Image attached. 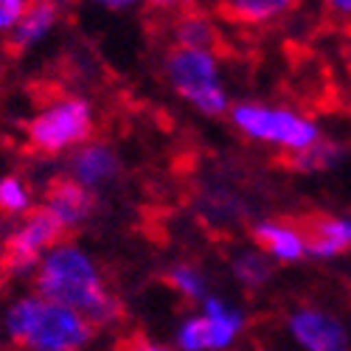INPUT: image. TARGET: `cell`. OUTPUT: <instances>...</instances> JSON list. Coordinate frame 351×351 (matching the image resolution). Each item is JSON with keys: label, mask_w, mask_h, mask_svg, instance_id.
Here are the masks:
<instances>
[{"label": "cell", "mask_w": 351, "mask_h": 351, "mask_svg": "<svg viewBox=\"0 0 351 351\" xmlns=\"http://www.w3.org/2000/svg\"><path fill=\"white\" fill-rule=\"evenodd\" d=\"M48 301L82 312L93 326L112 329L124 320V301L112 289L99 256L79 239L65 237L56 242L40 261V267L28 284Z\"/></svg>", "instance_id": "6da1fadb"}, {"label": "cell", "mask_w": 351, "mask_h": 351, "mask_svg": "<svg viewBox=\"0 0 351 351\" xmlns=\"http://www.w3.org/2000/svg\"><path fill=\"white\" fill-rule=\"evenodd\" d=\"M0 326L12 351H87L99 335L93 320L48 301L32 287L9 289L3 295Z\"/></svg>", "instance_id": "7a4b0ae2"}, {"label": "cell", "mask_w": 351, "mask_h": 351, "mask_svg": "<svg viewBox=\"0 0 351 351\" xmlns=\"http://www.w3.org/2000/svg\"><path fill=\"white\" fill-rule=\"evenodd\" d=\"M228 124L242 141L273 152L284 163L312 149L324 138V130H320L315 115L289 104L258 101V99L233 101L228 112Z\"/></svg>", "instance_id": "3957f363"}, {"label": "cell", "mask_w": 351, "mask_h": 351, "mask_svg": "<svg viewBox=\"0 0 351 351\" xmlns=\"http://www.w3.org/2000/svg\"><path fill=\"white\" fill-rule=\"evenodd\" d=\"M160 76L169 90L202 119H228L233 96L219 48H174L160 56Z\"/></svg>", "instance_id": "277c9868"}, {"label": "cell", "mask_w": 351, "mask_h": 351, "mask_svg": "<svg viewBox=\"0 0 351 351\" xmlns=\"http://www.w3.org/2000/svg\"><path fill=\"white\" fill-rule=\"evenodd\" d=\"M99 115L82 93H53L43 99L20 124L23 146L37 158H68L96 138Z\"/></svg>", "instance_id": "5b68a950"}, {"label": "cell", "mask_w": 351, "mask_h": 351, "mask_svg": "<svg viewBox=\"0 0 351 351\" xmlns=\"http://www.w3.org/2000/svg\"><path fill=\"white\" fill-rule=\"evenodd\" d=\"M65 237L68 233L62 230V225L43 206L17 222H9V228L0 233V287H28L43 256Z\"/></svg>", "instance_id": "8992f818"}, {"label": "cell", "mask_w": 351, "mask_h": 351, "mask_svg": "<svg viewBox=\"0 0 351 351\" xmlns=\"http://www.w3.org/2000/svg\"><path fill=\"white\" fill-rule=\"evenodd\" d=\"M247 329V312L214 289L194 312H186L178 320L171 346L174 351H237Z\"/></svg>", "instance_id": "52a82bcc"}, {"label": "cell", "mask_w": 351, "mask_h": 351, "mask_svg": "<svg viewBox=\"0 0 351 351\" xmlns=\"http://www.w3.org/2000/svg\"><path fill=\"white\" fill-rule=\"evenodd\" d=\"M281 335L292 351H351V324L324 304H292L281 315Z\"/></svg>", "instance_id": "ba28073f"}, {"label": "cell", "mask_w": 351, "mask_h": 351, "mask_svg": "<svg viewBox=\"0 0 351 351\" xmlns=\"http://www.w3.org/2000/svg\"><path fill=\"white\" fill-rule=\"evenodd\" d=\"M250 245H256L276 267H295L309 258V230L306 222L261 217L250 225Z\"/></svg>", "instance_id": "9c48e42d"}, {"label": "cell", "mask_w": 351, "mask_h": 351, "mask_svg": "<svg viewBox=\"0 0 351 351\" xmlns=\"http://www.w3.org/2000/svg\"><path fill=\"white\" fill-rule=\"evenodd\" d=\"M40 206L62 225V230L76 233L82 230L87 222H90L99 214V194L79 186L76 180H71L68 174H56L51 178L40 194Z\"/></svg>", "instance_id": "30bf717a"}, {"label": "cell", "mask_w": 351, "mask_h": 351, "mask_svg": "<svg viewBox=\"0 0 351 351\" xmlns=\"http://www.w3.org/2000/svg\"><path fill=\"white\" fill-rule=\"evenodd\" d=\"M121 171H124L121 152L104 138H93L82 143L73 155L65 158V166H62V174H68L71 180H76L79 186L90 189L96 194L110 189L121 178Z\"/></svg>", "instance_id": "8fae6325"}, {"label": "cell", "mask_w": 351, "mask_h": 351, "mask_svg": "<svg viewBox=\"0 0 351 351\" xmlns=\"http://www.w3.org/2000/svg\"><path fill=\"white\" fill-rule=\"evenodd\" d=\"M68 6H71V0H32L23 20L17 23L12 40L6 43L9 53L23 56V53L43 48L65 23Z\"/></svg>", "instance_id": "7c38bea8"}, {"label": "cell", "mask_w": 351, "mask_h": 351, "mask_svg": "<svg viewBox=\"0 0 351 351\" xmlns=\"http://www.w3.org/2000/svg\"><path fill=\"white\" fill-rule=\"evenodd\" d=\"M301 9V0H219L217 14L239 32H270Z\"/></svg>", "instance_id": "4fadbf2b"}, {"label": "cell", "mask_w": 351, "mask_h": 351, "mask_svg": "<svg viewBox=\"0 0 351 351\" xmlns=\"http://www.w3.org/2000/svg\"><path fill=\"white\" fill-rule=\"evenodd\" d=\"M166 45L174 48H219L222 20L217 12H180L160 20Z\"/></svg>", "instance_id": "5bb4252c"}, {"label": "cell", "mask_w": 351, "mask_h": 351, "mask_svg": "<svg viewBox=\"0 0 351 351\" xmlns=\"http://www.w3.org/2000/svg\"><path fill=\"white\" fill-rule=\"evenodd\" d=\"M309 258L337 261L351 253V214H317L306 219Z\"/></svg>", "instance_id": "9a60e30c"}, {"label": "cell", "mask_w": 351, "mask_h": 351, "mask_svg": "<svg viewBox=\"0 0 351 351\" xmlns=\"http://www.w3.org/2000/svg\"><path fill=\"white\" fill-rule=\"evenodd\" d=\"M228 267H230L233 281L239 284V289L250 292V295L265 292L276 276V265L256 245H245V247L233 250L228 258Z\"/></svg>", "instance_id": "2e32d148"}, {"label": "cell", "mask_w": 351, "mask_h": 351, "mask_svg": "<svg viewBox=\"0 0 351 351\" xmlns=\"http://www.w3.org/2000/svg\"><path fill=\"white\" fill-rule=\"evenodd\" d=\"M163 284L189 306H199L214 292L211 276L191 258L171 261V265L166 267V273H163Z\"/></svg>", "instance_id": "e0dca14e"}, {"label": "cell", "mask_w": 351, "mask_h": 351, "mask_svg": "<svg viewBox=\"0 0 351 351\" xmlns=\"http://www.w3.org/2000/svg\"><path fill=\"white\" fill-rule=\"evenodd\" d=\"M197 214L214 228H230L247 217L245 199L228 186H208L197 202Z\"/></svg>", "instance_id": "ac0fdd59"}, {"label": "cell", "mask_w": 351, "mask_h": 351, "mask_svg": "<svg viewBox=\"0 0 351 351\" xmlns=\"http://www.w3.org/2000/svg\"><path fill=\"white\" fill-rule=\"evenodd\" d=\"M40 206L37 186L20 171H6L0 174V217L17 222L28 217Z\"/></svg>", "instance_id": "d6986e66"}, {"label": "cell", "mask_w": 351, "mask_h": 351, "mask_svg": "<svg viewBox=\"0 0 351 351\" xmlns=\"http://www.w3.org/2000/svg\"><path fill=\"white\" fill-rule=\"evenodd\" d=\"M343 155H346L343 143H337V141H332V138L324 135V138H320L312 146V149H306L298 158L287 160V166L292 171H301V174H324V171H332L343 160Z\"/></svg>", "instance_id": "ffe728a7"}, {"label": "cell", "mask_w": 351, "mask_h": 351, "mask_svg": "<svg viewBox=\"0 0 351 351\" xmlns=\"http://www.w3.org/2000/svg\"><path fill=\"white\" fill-rule=\"evenodd\" d=\"M217 6L219 0H146V9L160 20L180 12H217Z\"/></svg>", "instance_id": "44dd1931"}, {"label": "cell", "mask_w": 351, "mask_h": 351, "mask_svg": "<svg viewBox=\"0 0 351 351\" xmlns=\"http://www.w3.org/2000/svg\"><path fill=\"white\" fill-rule=\"evenodd\" d=\"M32 0H0V45H6Z\"/></svg>", "instance_id": "7402d4cb"}, {"label": "cell", "mask_w": 351, "mask_h": 351, "mask_svg": "<svg viewBox=\"0 0 351 351\" xmlns=\"http://www.w3.org/2000/svg\"><path fill=\"white\" fill-rule=\"evenodd\" d=\"M124 351H174L171 343L160 340V337H152V335H132L124 340Z\"/></svg>", "instance_id": "603a6c76"}, {"label": "cell", "mask_w": 351, "mask_h": 351, "mask_svg": "<svg viewBox=\"0 0 351 351\" xmlns=\"http://www.w3.org/2000/svg\"><path fill=\"white\" fill-rule=\"evenodd\" d=\"M82 3L110 12V14H130V12H138L141 6H146V0H82Z\"/></svg>", "instance_id": "cb8c5ba5"}, {"label": "cell", "mask_w": 351, "mask_h": 351, "mask_svg": "<svg viewBox=\"0 0 351 351\" xmlns=\"http://www.w3.org/2000/svg\"><path fill=\"white\" fill-rule=\"evenodd\" d=\"M320 9L335 23H343V25L351 23V0H320Z\"/></svg>", "instance_id": "d4e9b609"}, {"label": "cell", "mask_w": 351, "mask_h": 351, "mask_svg": "<svg viewBox=\"0 0 351 351\" xmlns=\"http://www.w3.org/2000/svg\"><path fill=\"white\" fill-rule=\"evenodd\" d=\"M6 76H9V48L0 45V93L6 87Z\"/></svg>", "instance_id": "484cf974"}, {"label": "cell", "mask_w": 351, "mask_h": 351, "mask_svg": "<svg viewBox=\"0 0 351 351\" xmlns=\"http://www.w3.org/2000/svg\"><path fill=\"white\" fill-rule=\"evenodd\" d=\"M0 351H12V348H9V340H6V335H3V326H0Z\"/></svg>", "instance_id": "4316f807"}, {"label": "cell", "mask_w": 351, "mask_h": 351, "mask_svg": "<svg viewBox=\"0 0 351 351\" xmlns=\"http://www.w3.org/2000/svg\"><path fill=\"white\" fill-rule=\"evenodd\" d=\"M237 351H267V348H261V346H247V348H237Z\"/></svg>", "instance_id": "83f0119b"}, {"label": "cell", "mask_w": 351, "mask_h": 351, "mask_svg": "<svg viewBox=\"0 0 351 351\" xmlns=\"http://www.w3.org/2000/svg\"><path fill=\"white\" fill-rule=\"evenodd\" d=\"M348 32H351V23H348Z\"/></svg>", "instance_id": "f1b7e54d"}]
</instances>
